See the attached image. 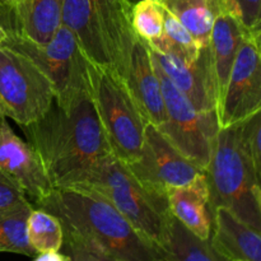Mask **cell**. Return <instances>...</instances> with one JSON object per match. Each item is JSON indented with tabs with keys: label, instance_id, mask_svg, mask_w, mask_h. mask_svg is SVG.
I'll use <instances>...</instances> for the list:
<instances>
[{
	"label": "cell",
	"instance_id": "6da1fadb",
	"mask_svg": "<svg viewBox=\"0 0 261 261\" xmlns=\"http://www.w3.org/2000/svg\"><path fill=\"white\" fill-rule=\"evenodd\" d=\"M54 189L75 188L112 154L89 92L65 106L55 101L45 115L24 126Z\"/></svg>",
	"mask_w": 261,
	"mask_h": 261
},
{
	"label": "cell",
	"instance_id": "7a4b0ae2",
	"mask_svg": "<svg viewBox=\"0 0 261 261\" xmlns=\"http://www.w3.org/2000/svg\"><path fill=\"white\" fill-rule=\"evenodd\" d=\"M55 214L64 228L119 261H163L162 250L145 239L98 194L83 189H54L36 203Z\"/></svg>",
	"mask_w": 261,
	"mask_h": 261
},
{
	"label": "cell",
	"instance_id": "3957f363",
	"mask_svg": "<svg viewBox=\"0 0 261 261\" xmlns=\"http://www.w3.org/2000/svg\"><path fill=\"white\" fill-rule=\"evenodd\" d=\"M132 5L127 0H61V22L94 65L126 78L133 47Z\"/></svg>",
	"mask_w": 261,
	"mask_h": 261
},
{
	"label": "cell",
	"instance_id": "277c9868",
	"mask_svg": "<svg viewBox=\"0 0 261 261\" xmlns=\"http://www.w3.org/2000/svg\"><path fill=\"white\" fill-rule=\"evenodd\" d=\"M205 175L212 212L228 209L261 232V177L242 149L236 124L219 129Z\"/></svg>",
	"mask_w": 261,
	"mask_h": 261
},
{
	"label": "cell",
	"instance_id": "5b68a950",
	"mask_svg": "<svg viewBox=\"0 0 261 261\" xmlns=\"http://www.w3.org/2000/svg\"><path fill=\"white\" fill-rule=\"evenodd\" d=\"M93 191L106 199L143 236L155 246H163L167 237V198L148 190L114 154L101 161L75 188Z\"/></svg>",
	"mask_w": 261,
	"mask_h": 261
},
{
	"label": "cell",
	"instance_id": "8992f818",
	"mask_svg": "<svg viewBox=\"0 0 261 261\" xmlns=\"http://www.w3.org/2000/svg\"><path fill=\"white\" fill-rule=\"evenodd\" d=\"M88 91L111 153L126 165L134 162L142 152L147 122L125 79L91 63Z\"/></svg>",
	"mask_w": 261,
	"mask_h": 261
},
{
	"label": "cell",
	"instance_id": "52a82bcc",
	"mask_svg": "<svg viewBox=\"0 0 261 261\" xmlns=\"http://www.w3.org/2000/svg\"><path fill=\"white\" fill-rule=\"evenodd\" d=\"M30 58L51 82L56 102L65 106L84 92H89L91 61L82 51L75 36L66 25L61 24L53 40L46 45L31 42L17 35L4 41Z\"/></svg>",
	"mask_w": 261,
	"mask_h": 261
},
{
	"label": "cell",
	"instance_id": "ba28073f",
	"mask_svg": "<svg viewBox=\"0 0 261 261\" xmlns=\"http://www.w3.org/2000/svg\"><path fill=\"white\" fill-rule=\"evenodd\" d=\"M54 99L53 84L38 66L0 42V117L28 126L47 112Z\"/></svg>",
	"mask_w": 261,
	"mask_h": 261
},
{
	"label": "cell",
	"instance_id": "9c48e42d",
	"mask_svg": "<svg viewBox=\"0 0 261 261\" xmlns=\"http://www.w3.org/2000/svg\"><path fill=\"white\" fill-rule=\"evenodd\" d=\"M153 66L160 79L166 109L165 121L157 129L181 154L205 171L219 132L217 111H198L167 75L155 64Z\"/></svg>",
	"mask_w": 261,
	"mask_h": 261
},
{
	"label": "cell",
	"instance_id": "30bf717a",
	"mask_svg": "<svg viewBox=\"0 0 261 261\" xmlns=\"http://www.w3.org/2000/svg\"><path fill=\"white\" fill-rule=\"evenodd\" d=\"M259 32H250L234 59L228 82L217 105L219 129L244 121L261 111V55Z\"/></svg>",
	"mask_w": 261,
	"mask_h": 261
},
{
	"label": "cell",
	"instance_id": "8fae6325",
	"mask_svg": "<svg viewBox=\"0 0 261 261\" xmlns=\"http://www.w3.org/2000/svg\"><path fill=\"white\" fill-rule=\"evenodd\" d=\"M127 167L148 190L166 198L171 188L186 185L204 172L150 124L145 126L139 157L127 163Z\"/></svg>",
	"mask_w": 261,
	"mask_h": 261
},
{
	"label": "cell",
	"instance_id": "7c38bea8",
	"mask_svg": "<svg viewBox=\"0 0 261 261\" xmlns=\"http://www.w3.org/2000/svg\"><path fill=\"white\" fill-rule=\"evenodd\" d=\"M149 54L153 64L167 75L171 83L198 111H217L218 92L209 46L201 47L198 59L193 63L172 54L157 53L152 48H149Z\"/></svg>",
	"mask_w": 261,
	"mask_h": 261
},
{
	"label": "cell",
	"instance_id": "4fadbf2b",
	"mask_svg": "<svg viewBox=\"0 0 261 261\" xmlns=\"http://www.w3.org/2000/svg\"><path fill=\"white\" fill-rule=\"evenodd\" d=\"M0 171L36 203L54 190L37 150L13 132L5 117H0Z\"/></svg>",
	"mask_w": 261,
	"mask_h": 261
},
{
	"label": "cell",
	"instance_id": "5bb4252c",
	"mask_svg": "<svg viewBox=\"0 0 261 261\" xmlns=\"http://www.w3.org/2000/svg\"><path fill=\"white\" fill-rule=\"evenodd\" d=\"M125 82L144 121L155 127L160 126L166 119L162 88L149 48L139 38L133 47Z\"/></svg>",
	"mask_w": 261,
	"mask_h": 261
},
{
	"label": "cell",
	"instance_id": "9a60e30c",
	"mask_svg": "<svg viewBox=\"0 0 261 261\" xmlns=\"http://www.w3.org/2000/svg\"><path fill=\"white\" fill-rule=\"evenodd\" d=\"M209 242L216 251L232 261H261V232L226 208L212 212Z\"/></svg>",
	"mask_w": 261,
	"mask_h": 261
},
{
	"label": "cell",
	"instance_id": "2e32d148",
	"mask_svg": "<svg viewBox=\"0 0 261 261\" xmlns=\"http://www.w3.org/2000/svg\"><path fill=\"white\" fill-rule=\"evenodd\" d=\"M171 216L201 240H209L212 232V209L205 171L184 186L167 191Z\"/></svg>",
	"mask_w": 261,
	"mask_h": 261
},
{
	"label": "cell",
	"instance_id": "e0dca14e",
	"mask_svg": "<svg viewBox=\"0 0 261 261\" xmlns=\"http://www.w3.org/2000/svg\"><path fill=\"white\" fill-rule=\"evenodd\" d=\"M249 33L250 31L246 30L231 8L224 9L216 18L209 40V48L213 61L218 101L226 88L240 46Z\"/></svg>",
	"mask_w": 261,
	"mask_h": 261
},
{
	"label": "cell",
	"instance_id": "ac0fdd59",
	"mask_svg": "<svg viewBox=\"0 0 261 261\" xmlns=\"http://www.w3.org/2000/svg\"><path fill=\"white\" fill-rule=\"evenodd\" d=\"M15 33L38 45L53 40L61 27V0H19L13 9Z\"/></svg>",
	"mask_w": 261,
	"mask_h": 261
},
{
	"label": "cell",
	"instance_id": "d6986e66",
	"mask_svg": "<svg viewBox=\"0 0 261 261\" xmlns=\"http://www.w3.org/2000/svg\"><path fill=\"white\" fill-rule=\"evenodd\" d=\"M160 2L193 35L201 47L209 46L213 24L219 13L227 8L233 10L229 0H160Z\"/></svg>",
	"mask_w": 261,
	"mask_h": 261
},
{
	"label": "cell",
	"instance_id": "ffe728a7",
	"mask_svg": "<svg viewBox=\"0 0 261 261\" xmlns=\"http://www.w3.org/2000/svg\"><path fill=\"white\" fill-rule=\"evenodd\" d=\"M163 261H232L213 249L209 240H201L170 216L167 237L161 247Z\"/></svg>",
	"mask_w": 261,
	"mask_h": 261
},
{
	"label": "cell",
	"instance_id": "44dd1931",
	"mask_svg": "<svg viewBox=\"0 0 261 261\" xmlns=\"http://www.w3.org/2000/svg\"><path fill=\"white\" fill-rule=\"evenodd\" d=\"M32 205L28 201L0 213V252L35 257L27 237V221Z\"/></svg>",
	"mask_w": 261,
	"mask_h": 261
},
{
	"label": "cell",
	"instance_id": "7402d4cb",
	"mask_svg": "<svg viewBox=\"0 0 261 261\" xmlns=\"http://www.w3.org/2000/svg\"><path fill=\"white\" fill-rule=\"evenodd\" d=\"M148 47L161 54H172L188 63L195 61L201 50L193 35L165 7L162 36L148 43Z\"/></svg>",
	"mask_w": 261,
	"mask_h": 261
},
{
	"label": "cell",
	"instance_id": "603a6c76",
	"mask_svg": "<svg viewBox=\"0 0 261 261\" xmlns=\"http://www.w3.org/2000/svg\"><path fill=\"white\" fill-rule=\"evenodd\" d=\"M27 237L36 254L60 251L64 241L63 223L45 209H32L27 221Z\"/></svg>",
	"mask_w": 261,
	"mask_h": 261
},
{
	"label": "cell",
	"instance_id": "cb8c5ba5",
	"mask_svg": "<svg viewBox=\"0 0 261 261\" xmlns=\"http://www.w3.org/2000/svg\"><path fill=\"white\" fill-rule=\"evenodd\" d=\"M132 27L135 36L150 43L163 33V5L160 0H139L132 5Z\"/></svg>",
	"mask_w": 261,
	"mask_h": 261
},
{
	"label": "cell",
	"instance_id": "d4e9b609",
	"mask_svg": "<svg viewBox=\"0 0 261 261\" xmlns=\"http://www.w3.org/2000/svg\"><path fill=\"white\" fill-rule=\"evenodd\" d=\"M239 139L245 154L261 177V111L236 124Z\"/></svg>",
	"mask_w": 261,
	"mask_h": 261
},
{
	"label": "cell",
	"instance_id": "484cf974",
	"mask_svg": "<svg viewBox=\"0 0 261 261\" xmlns=\"http://www.w3.org/2000/svg\"><path fill=\"white\" fill-rule=\"evenodd\" d=\"M60 251L68 255L70 261H119L68 228H64V241Z\"/></svg>",
	"mask_w": 261,
	"mask_h": 261
},
{
	"label": "cell",
	"instance_id": "4316f807",
	"mask_svg": "<svg viewBox=\"0 0 261 261\" xmlns=\"http://www.w3.org/2000/svg\"><path fill=\"white\" fill-rule=\"evenodd\" d=\"M242 24L250 32L261 31V0H229Z\"/></svg>",
	"mask_w": 261,
	"mask_h": 261
},
{
	"label": "cell",
	"instance_id": "83f0119b",
	"mask_svg": "<svg viewBox=\"0 0 261 261\" xmlns=\"http://www.w3.org/2000/svg\"><path fill=\"white\" fill-rule=\"evenodd\" d=\"M25 193L18 184L0 171V213L25 203Z\"/></svg>",
	"mask_w": 261,
	"mask_h": 261
},
{
	"label": "cell",
	"instance_id": "f1b7e54d",
	"mask_svg": "<svg viewBox=\"0 0 261 261\" xmlns=\"http://www.w3.org/2000/svg\"><path fill=\"white\" fill-rule=\"evenodd\" d=\"M15 33V22L13 9L0 3V42Z\"/></svg>",
	"mask_w": 261,
	"mask_h": 261
},
{
	"label": "cell",
	"instance_id": "f546056e",
	"mask_svg": "<svg viewBox=\"0 0 261 261\" xmlns=\"http://www.w3.org/2000/svg\"><path fill=\"white\" fill-rule=\"evenodd\" d=\"M33 261H70V259L63 251H48L37 254Z\"/></svg>",
	"mask_w": 261,
	"mask_h": 261
},
{
	"label": "cell",
	"instance_id": "4dcf8cb0",
	"mask_svg": "<svg viewBox=\"0 0 261 261\" xmlns=\"http://www.w3.org/2000/svg\"><path fill=\"white\" fill-rule=\"evenodd\" d=\"M18 2H19V0H0V3H2L3 5L10 8V9H14V7L17 5Z\"/></svg>",
	"mask_w": 261,
	"mask_h": 261
},
{
	"label": "cell",
	"instance_id": "1f68e13d",
	"mask_svg": "<svg viewBox=\"0 0 261 261\" xmlns=\"http://www.w3.org/2000/svg\"><path fill=\"white\" fill-rule=\"evenodd\" d=\"M127 2H129V3H130V4H134V3L139 2V0H127Z\"/></svg>",
	"mask_w": 261,
	"mask_h": 261
}]
</instances>
